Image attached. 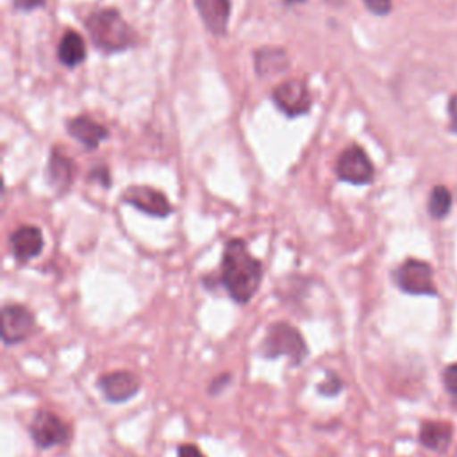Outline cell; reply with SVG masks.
<instances>
[{
  "label": "cell",
  "instance_id": "cell-9",
  "mask_svg": "<svg viewBox=\"0 0 457 457\" xmlns=\"http://www.w3.org/2000/svg\"><path fill=\"white\" fill-rule=\"evenodd\" d=\"M273 102L275 105L287 116H300L305 114L311 107V95L303 80L291 79L284 80L273 89Z\"/></svg>",
  "mask_w": 457,
  "mask_h": 457
},
{
  "label": "cell",
  "instance_id": "cell-24",
  "mask_svg": "<svg viewBox=\"0 0 457 457\" xmlns=\"http://www.w3.org/2000/svg\"><path fill=\"white\" fill-rule=\"evenodd\" d=\"M12 4L18 11H32V9L43 7L45 0H12Z\"/></svg>",
  "mask_w": 457,
  "mask_h": 457
},
{
  "label": "cell",
  "instance_id": "cell-4",
  "mask_svg": "<svg viewBox=\"0 0 457 457\" xmlns=\"http://www.w3.org/2000/svg\"><path fill=\"white\" fill-rule=\"evenodd\" d=\"M393 282L407 295L416 296H437L432 268L420 259H407L393 271Z\"/></svg>",
  "mask_w": 457,
  "mask_h": 457
},
{
  "label": "cell",
  "instance_id": "cell-23",
  "mask_svg": "<svg viewBox=\"0 0 457 457\" xmlns=\"http://www.w3.org/2000/svg\"><path fill=\"white\" fill-rule=\"evenodd\" d=\"M177 457H205V453L193 443L180 445L177 450Z\"/></svg>",
  "mask_w": 457,
  "mask_h": 457
},
{
  "label": "cell",
  "instance_id": "cell-13",
  "mask_svg": "<svg viewBox=\"0 0 457 457\" xmlns=\"http://www.w3.org/2000/svg\"><path fill=\"white\" fill-rule=\"evenodd\" d=\"M453 437V427L445 421L427 420L418 428V443L432 452H446Z\"/></svg>",
  "mask_w": 457,
  "mask_h": 457
},
{
  "label": "cell",
  "instance_id": "cell-12",
  "mask_svg": "<svg viewBox=\"0 0 457 457\" xmlns=\"http://www.w3.org/2000/svg\"><path fill=\"white\" fill-rule=\"evenodd\" d=\"M195 4L207 30L214 36H223L228 25L230 0H195Z\"/></svg>",
  "mask_w": 457,
  "mask_h": 457
},
{
  "label": "cell",
  "instance_id": "cell-1",
  "mask_svg": "<svg viewBox=\"0 0 457 457\" xmlns=\"http://www.w3.org/2000/svg\"><path fill=\"white\" fill-rule=\"evenodd\" d=\"M223 287L236 303H248L262 280V264L248 250L243 239H230L221 257Z\"/></svg>",
  "mask_w": 457,
  "mask_h": 457
},
{
  "label": "cell",
  "instance_id": "cell-21",
  "mask_svg": "<svg viewBox=\"0 0 457 457\" xmlns=\"http://www.w3.org/2000/svg\"><path fill=\"white\" fill-rule=\"evenodd\" d=\"M232 380V375L230 373H220L216 375L211 382H209V387H207V393L209 395H220Z\"/></svg>",
  "mask_w": 457,
  "mask_h": 457
},
{
  "label": "cell",
  "instance_id": "cell-26",
  "mask_svg": "<svg viewBox=\"0 0 457 457\" xmlns=\"http://www.w3.org/2000/svg\"><path fill=\"white\" fill-rule=\"evenodd\" d=\"M286 5H295V4H300V2H305V0H282Z\"/></svg>",
  "mask_w": 457,
  "mask_h": 457
},
{
  "label": "cell",
  "instance_id": "cell-5",
  "mask_svg": "<svg viewBox=\"0 0 457 457\" xmlns=\"http://www.w3.org/2000/svg\"><path fill=\"white\" fill-rule=\"evenodd\" d=\"M29 434L34 445L41 450L54 446H64L70 441V427L52 411L39 409L34 412L29 423Z\"/></svg>",
  "mask_w": 457,
  "mask_h": 457
},
{
  "label": "cell",
  "instance_id": "cell-22",
  "mask_svg": "<svg viewBox=\"0 0 457 457\" xmlns=\"http://www.w3.org/2000/svg\"><path fill=\"white\" fill-rule=\"evenodd\" d=\"M366 7L378 16H384L391 11V0H364Z\"/></svg>",
  "mask_w": 457,
  "mask_h": 457
},
{
  "label": "cell",
  "instance_id": "cell-10",
  "mask_svg": "<svg viewBox=\"0 0 457 457\" xmlns=\"http://www.w3.org/2000/svg\"><path fill=\"white\" fill-rule=\"evenodd\" d=\"M123 202L157 218H164L173 211L168 198L161 191H155L148 186H130L123 193Z\"/></svg>",
  "mask_w": 457,
  "mask_h": 457
},
{
  "label": "cell",
  "instance_id": "cell-20",
  "mask_svg": "<svg viewBox=\"0 0 457 457\" xmlns=\"http://www.w3.org/2000/svg\"><path fill=\"white\" fill-rule=\"evenodd\" d=\"M443 386L445 391L453 398V402H457V362L448 364L443 370Z\"/></svg>",
  "mask_w": 457,
  "mask_h": 457
},
{
  "label": "cell",
  "instance_id": "cell-14",
  "mask_svg": "<svg viewBox=\"0 0 457 457\" xmlns=\"http://www.w3.org/2000/svg\"><path fill=\"white\" fill-rule=\"evenodd\" d=\"M66 129L79 143H82L89 150H95L107 137V129L86 116L70 120Z\"/></svg>",
  "mask_w": 457,
  "mask_h": 457
},
{
  "label": "cell",
  "instance_id": "cell-2",
  "mask_svg": "<svg viewBox=\"0 0 457 457\" xmlns=\"http://www.w3.org/2000/svg\"><path fill=\"white\" fill-rule=\"evenodd\" d=\"M259 355L268 361L286 357L291 368L303 364L309 355V346L302 332L287 321H275L266 328V334L259 345Z\"/></svg>",
  "mask_w": 457,
  "mask_h": 457
},
{
  "label": "cell",
  "instance_id": "cell-11",
  "mask_svg": "<svg viewBox=\"0 0 457 457\" xmlns=\"http://www.w3.org/2000/svg\"><path fill=\"white\" fill-rule=\"evenodd\" d=\"M9 243H11L12 255L18 262H27V261L37 257L43 250L41 230L32 225H23V227L16 228L11 234Z\"/></svg>",
  "mask_w": 457,
  "mask_h": 457
},
{
  "label": "cell",
  "instance_id": "cell-17",
  "mask_svg": "<svg viewBox=\"0 0 457 457\" xmlns=\"http://www.w3.org/2000/svg\"><path fill=\"white\" fill-rule=\"evenodd\" d=\"M287 68V57L282 50H261L255 54V70L261 75L277 73L280 70Z\"/></svg>",
  "mask_w": 457,
  "mask_h": 457
},
{
  "label": "cell",
  "instance_id": "cell-15",
  "mask_svg": "<svg viewBox=\"0 0 457 457\" xmlns=\"http://www.w3.org/2000/svg\"><path fill=\"white\" fill-rule=\"evenodd\" d=\"M57 55H59V61L64 66L73 68V66L80 64L86 57V46H84V41H82L80 34L66 32L59 41Z\"/></svg>",
  "mask_w": 457,
  "mask_h": 457
},
{
  "label": "cell",
  "instance_id": "cell-3",
  "mask_svg": "<svg viewBox=\"0 0 457 457\" xmlns=\"http://www.w3.org/2000/svg\"><path fill=\"white\" fill-rule=\"evenodd\" d=\"M86 29L96 48L104 52H120L134 43V32L116 9H100L89 14Z\"/></svg>",
  "mask_w": 457,
  "mask_h": 457
},
{
  "label": "cell",
  "instance_id": "cell-19",
  "mask_svg": "<svg viewBox=\"0 0 457 457\" xmlns=\"http://www.w3.org/2000/svg\"><path fill=\"white\" fill-rule=\"evenodd\" d=\"M343 389H345L343 378H341L336 371H332V370H327V371H325V378H323V380L318 384V387H316L318 395H320V396H325V398H334V396H337Z\"/></svg>",
  "mask_w": 457,
  "mask_h": 457
},
{
  "label": "cell",
  "instance_id": "cell-8",
  "mask_svg": "<svg viewBox=\"0 0 457 457\" xmlns=\"http://www.w3.org/2000/svg\"><path fill=\"white\" fill-rule=\"evenodd\" d=\"M336 173L345 182L368 184L373 180L375 170L366 152L361 146L352 145L339 155L336 162Z\"/></svg>",
  "mask_w": 457,
  "mask_h": 457
},
{
  "label": "cell",
  "instance_id": "cell-7",
  "mask_svg": "<svg viewBox=\"0 0 457 457\" xmlns=\"http://www.w3.org/2000/svg\"><path fill=\"white\" fill-rule=\"evenodd\" d=\"M96 387L102 393L105 402L125 403L139 393L141 380L130 370H116V371L102 373L96 380Z\"/></svg>",
  "mask_w": 457,
  "mask_h": 457
},
{
  "label": "cell",
  "instance_id": "cell-6",
  "mask_svg": "<svg viewBox=\"0 0 457 457\" xmlns=\"http://www.w3.org/2000/svg\"><path fill=\"white\" fill-rule=\"evenodd\" d=\"M36 330V318L30 309L20 303H5L2 307V341L5 346L27 341Z\"/></svg>",
  "mask_w": 457,
  "mask_h": 457
},
{
  "label": "cell",
  "instance_id": "cell-16",
  "mask_svg": "<svg viewBox=\"0 0 457 457\" xmlns=\"http://www.w3.org/2000/svg\"><path fill=\"white\" fill-rule=\"evenodd\" d=\"M48 175H50V182L55 187H66L73 177V162L68 157H64L61 152H54L48 166Z\"/></svg>",
  "mask_w": 457,
  "mask_h": 457
},
{
  "label": "cell",
  "instance_id": "cell-18",
  "mask_svg": "<svg viewBox=\"0 0 457 457\" xmlns=\"http://www.w3.org/2000/svg\"><path fill=\"white\" fill-rule=\"evenodd\" d=\"M452 207V193L445 187V186H436L430 191V198H428V212L432 218L441 220L448 214Z\"/></svg>",
  "mask_w": 457,
  "mask_h": 457
},
{
  "label": "cell",
  "instance_id": "cell-25",
  "mask_svg": "<svg viewBox=\"0 0 457 457\" xmlns=\"http://www.w3.org/2000/svg\"><path fill=\"white\" fill-rule=\"evenodd\" d=\"M448 114H450V129L457 134V93L448 102Z\"/></svg>",
  "mask_w": 457,
  "mask_h": 457
}]
</instances>
